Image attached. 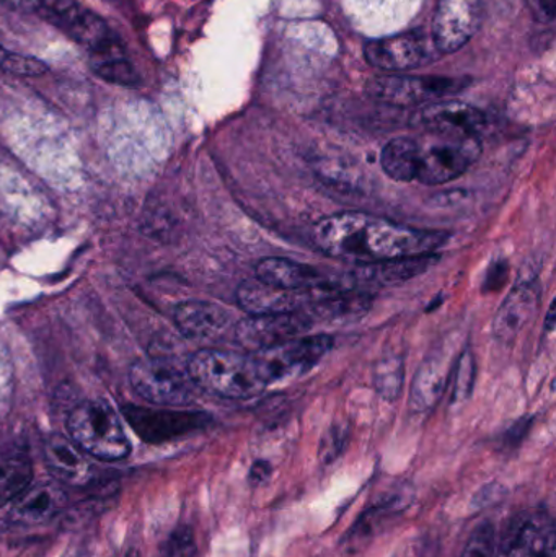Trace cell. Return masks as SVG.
Here are the masks:
<instances>
[{"instance_id": "cell-1", "label": "cell", "mask_w": 556, "mask_h": 557, "mask_svg": "<svg viewBox=\"0 0 556 557\" xmlns=\"http://www.w3.org/2000/svg\"><path fill=\"white\" fill-rule=\"evenodd\" d=\"M312 240L330 257L372 264L436 253L446 244L447 235L407 227L366 212H338L317 222Z\"/></svg>"}, {"instance_id": "cell-2", "label": "cell", "mask_w": 556, "mask_h": 557, "mask_svg": "<svg viewBox=\"0 0 556 557\" xmlns=\"http://www.w3.org/2000/svg\"><path fill=\"white\" fill-rule=\"evenodd\" d=\"M186 372L198 388L227 399H250L268 388L254 354L201 349L189 357Z\"/></svg>"}, {"instance_id": "cell-3", "label": "cell", "mask_w": 556, "mask_h": 557, "mask_svg": "<svg viewBox=\"0 0 556 557\" xmlns=\"http://www.w3.org/2000/svg\"><path fill=\"white\" fill-rule=\"evenodd\" d=\"M482 153V143L477 136H447L427 133L408 137L411 182L421 185H446L459 178Z\"/></svg>"}, {"instance_id": "cell-4", "label": "cell", "mask_w": 556, "mask_h": 557, "mask_svg": "<svg viewBox=\"0 0 556 557\" xmlns=\"http://www.w3.org/2000/svg\"><path fill=\"white\" fill-rule=\"evenodd\" d=\"M36 13L82 46L90 62L127 55L120 35L97 12L78 0H41Z\"/></svg>"}, {"instance_id": "cell-5", "label": "cell", "mask_w": 556, "mask_h": 557, "mask_svg": "<svg viewBox=\"0 0 556 557\" xmlns=\"http://www.w3.org/2000/svg\"><path fill=\"white\" fill-rule=\"evenodd\" d=\"M69 438L85 454L103 461L123 460L129 455L123 424L104 399H88L67 416Z\"/></svg>"}, {"instance_id": "cell-6", "label": "cell", "mask_w": 556, "mask_h": 557, "mask_svg": "<svg viewBox=\"0 0 556 557\" xmlns=\"http://www.w3.org/2000/svg\"><path fill=\"white\" fill-rule=\"evenodd\" d=\"M131 385L146 401L163 408H180L195 398V383L186 370L163 359H140L129 370Z\"/></svg>"}, {"instance_id": "cell-7", "label": "cell", "mask_w": 556, "mask_h": 557, "mask_svg": "<svg viewBox=\"0 0 556 557\" xmlns=\"http://www.w3.org/2000/svg\"><path fill=\"white\" fill-rule=\"evenodd\" d=\"M332 337L326 334H313L294 337L280 346L251 354L257 359L268 385H271L280 380L309 372L332 350Z\"/></svg>"}, {"instance_id": "cell-8", "label": "cell", "mask_w": 556, "mask_h": 557, "mask_svg": "<svg viewBox=\"0 0 556 557\" xmlns=\"http://www.w3.org/2000/svg\"><path fill=\"white\" fill-rule=\"evenodd\" d=\"M124 418L140 441L147 444H163L201 431L211 424V416L199 411L180 409H149L140 406H124Z\"/></svg>"}, {"instance_id": "cell-9", "label": "cell", "mask_w": 556, "mask_h": 557, "mask_svg": "<svg viewBox=\"0 0 556 557\" xmlns=\"http://www.w3.org/2000/svg\"><path fill=\"white\" fill-rule=\"evenodd\" d=\"M313 321L307 311L293 313L250 314L234 327L235 341L250 352L280 346L294 337L302 336L312 327Z\"/></svg>"}, {"instance_id": "cell-10", "label": "cell", "mask_w": 556, "mask_h": 557, "mask_svg": "<svg viewBox=\"0 0 556 557\" xmlns=\"http://www.w3.org/2000/svg\"><path fill=\"white\" fill-rule=\"evenodd\" d=\"M464 82L446 77H408L392 75L378 77L369 82L368 91L374 100L394 107H413V104L434 103L444 97L456 94Z\"/></svg>"}, {"instance_id": "cell-11", "label": "cell", "mask_w": 556, "mask_h": 557, "mask_svg": "<svg viewBox=\"0 0 556 557\" xmlns=\"http://www.w3.org/2000/svg\"><path fill=\"white\" fill-rule=\"evenodd\" d=\"M433 39L421 32L401 33L374 39L366 46V59L372 67L382 71H411L433 61L436 52Z\"/></svg>"}, {"instance_id": "cell-12", "label": "cell", "mask_w": 556, "mask_h": 557, "mask_svg": "<svg viewBox=\"0 0 556 557\" xmlns=\"http://www.w3.org/2000/svg\"><path fill=\"white\" fill-rule=\"evenodd\" d=\"M483 0H440L433 20V39L437 51L456 52L475 35L482 23Z\"/></svg>"}, {"instance_id": "cell-13", "label": "cell", "mask_w": 556, "mask_h": 557, "mask_svg": "<svg viewBox=\"0 0 556 557\" xmlns=\"http://www.w3.org/2000/svg\"><path fill=\"white\" fill-rule=\"evenodd\" d=\"M555 555V527L545 512L516 517L496 557H551Z\"/></svg>"}, {"instance_id": "cell-14", "label": "cell", "mask_w": 556, "mask_h": 557, "mask_svg": "<svg viewBox=\"0 0 556 557\" xmlns=\"http://www.w3.org/2000/svg\"><path fill=\"white\" fill-rule=\"evenodd\" d=\"M312 290H287L258 278L242 282L237 301L248 314H276L306 311L312 304Z\"/></svg>"}, {"instance_id": "cell-15", "label": "cell", "mask_w": 556, "mask_h": 557, "mask_svg": "<svg viewBox=\"0 0 556 557\" xmlns=\"http://www.w3.org/2000/svg\"><path fill=\"white\" fill-rule=\"evenodd\" d=\"M420 124L427 133L447 136H477L485 129L482 110L464 101H434L421 110Z\"/></svg>"}, {"instance_id": "cell-16", "label": "cell", "mask_w": 556, "mask_h": 557, "mask_svg": "<svg viewBox=\"0 0 556 557\" xmlns=\"http://www.w3.org/2000/svg\"><path fill=\"white\" fill-rule=\"evenodd\" d=\"M67 506V494L54 483L26 487L12 503L10 520L16 525H41L54 520Z\"/></svg>"}, {"instance_id": "cell-17", "label": "cell", "mask_w": 556, "mask_h": 557, "mask_svg": "<svg viewBox=\"0 0 556 557\" xmlns=\"http://www.w3.org/2000/svg\"><path fill=\"white\" fill-rule=\"evenodd\" d=\"M539 301L541 292L538 285L531 282L516 285L493 320L492 330L496 339L505 344L512 343L538 313Z\"/></svg>"}, {"instance_id": "cell-18", "label": "cell", "mask_w": 556, "mask_h": 557, "mask_svg": "<svg viewBox=\"0 0 556 557\" xmlns=\"http://www.w3.org/2000/svg\"><path fill=\"white\" fill-rule=\"evenodd\" d=\"M176 327L188 339L208 341L221 336L232 323V313L211 301L186 300L173 313Z\"/></svg>"}, {"instance_id": "cell-19", "label": "cell", "mask_w": 556, "mask_h": 557, "mask_svg": "<svg viewBox=\"0 0 556 557\" xmlns=\"http://www.w3.org/2000/svg\"><path fill=\"white\" fill-rule=\"evenodd\" d=\"M42 457L49 473L59 483L69 486H82L90 481L91 467L81 448L64 435L54 434L46 438L42 445Z\"/></svg>"}, {"instance_id": "cell-20", "label": "cell", "mask_w": 556, "mask_h": 557, "mask_svg": "<svg viewBox=\"0 0 556 557\" xmlns=\"http://www.w3.org/2000/svg\"><path fill=\"white\" fill-rule=\"evenodd\" d=\"M258 281L287 290H310L330 284L316 268L287 258H264L255 268Z\"/></svg>"}, {"instance_id": "cell-21", "label": "cell", "mask_w": 556, "mask_h": 557, "mask_svg": "<svg viewBox=\"0 0 556 557\" xmlns=\"http://www.w3.org/2000/svg\"><path fill=\"white\" fill-rule=\"evenodd\" d=\"M440 261V255H418V257L395 258L381 263L362 264L355 276L378 285H395L421 276Z\"/></svg>"}, {"instance_id": "cell-22", "label": "cell", "mask_w": 556, "mask_h": 557, "mask_svg": "<svg viewBox=\"0 0 556 557\" xmlns=\"http://www.w3.org/2000/svg\"><path fill=\"white\" fill-rule=\"evenodd\" d=\"M446 385V370L441 362H428L418 370L417 380L411 388V408L415 411H427L436 405Z\"/></svg>"}, {"instance_id": "cell-23", "label": "cell", "mask_w": 556, "mask_h": 557, "mask_svg": "<svg viewBox=\"0 0 556 557\" xmlns=\"http://www.w3.org/2000/svg\"><path fill=\"white\" fill-rule=\"evenodd\" d=\"M32 461L15 455L0 465V509L12 504L26 487L32 486Z\"/></svg>"}, {"instance_id": "cell-24", "label": "cell", "mask_w": 556, "mask_h": 557, "mask_svg": "<svg viewBox=\"0 0 556 557\" xmlns=\"http://www.w3.org/2000/svg\"><path fill=\"white\" fill-rule=\"evenodd\" d=\"M411 500V493L405 487L395 491V493L387 494L384 499L379 500L374 507L366 510L365 516L359 519L358 525L353 530L351 536H365L366 532H372L375 523L382 522V519H391V517L398 516L401 510L407 509Z\"/></svg>"}, {"instance_id": "cell-25", "label": "cell", "mask_w": 556, "mask_h": 557, "mask_svg": "<svg viewBox=\"0 0 556 557\" xmlns=\"http://www.w3.org/2000/svg\"><path fill=\"white\" fill-rule=\"evenodd\" d=\"M91 71L108 84L134 87L139 85L140 75L127 55L123 58L104 59V61L90 62Z\"/></svg>"}, {"instance_id": "cell-26", "label": "cell", "mask_w": 556, "mask_h": 557, "mask_svg": "<svg viewBox=\"0 0 556 557\" xmlns=\"http://www.w3.org/2000/svg\"><path fill=\"white\" fill-rule=\"evenodd\" d=\"M401 382H404V363L398 357L382 360L378 363L374 372V383L378 392L384 398L395 399L400 393Z\"/></svg>"}, {"instance_id": "cell-27", "label": "cell", "mask_w": 556, "mask_h": 557, "mask_svg": "<svg viewBox=\"0 0 556 557\" xmlns=\"http://www.w3.org/2000/svg\"><path fill=\"white\" fill-rule=\"evenodd\" d=\"M0 69L15 77H41L49 71L41 59L10 51L0 52Z\"/></svg>"}, {"instance_id": "cell-28", "label": "cell", "mask_w": 556, "mask_h": 557, "mask_svg": "<svg viewBox=\"0 0 556 557\" xmlns=\"http://www.w3.org/2000/svg\"><path fill=\"white\" fill-rule=\"evenodd\" d=\"M462 557H496V533L492 523L483 522L467 540Z\"/></svg>"}, {"instance_id": "cell-29", "label": "cell", "mask_w": 556, "mask_h": 557, "mask_svg": "<svg viewBox=\"0 0 556 557\" xmlns=\"http://www.w3.org/2000/svg\"><path fill=\"white\" fill-rule=\"evenodd\" d=\"M196 553H198V545H196L195 533L189 527L173 530L162 549L163 557H196Z\"/></svg>"}, {"instance_id": "cell-30", "label": "cell", "mask_w": 556, "mask_h": 557, "mask_svg": "<svg viewBox=\"0 0 556 557\" xmlns=\"http://www.w3.org/2000/svg\"><path fill=\"white\" fill-rule=\"evenodd\" d=\"M346 438H348V431L342 425H333L325 437H323L322 444H320V460L323 463H332L339 455L345 450Z\"/></svg>"}, {"instance_id": "cell-31", "label": "cell", "mask_w": 556, "mask_h": 557, "mask_svg": "<svg viewBox=\"0 0 556 557\" xmlns=\"http://www.w3.org/2000/svg\"><path fill=\"white\" fill-rule=\"evenodd\" d=\"M472 382L473 360L470 356H464L462 360H460L459 380H457L456 392H454L456 399L467 398V395L470 393V388H472Z\"/></svg>"}, {"instance_id": "cell-32", "label": "cell", "mask_w": 556, "mask_h": 557, "mask_svg": "<svg viewBox=\"0 0 556 557\" xmlns=\"http://www.w3.org/2000/svg\"><path fill=\"white\" fill-rule=\"evenodd\" d=\"M529 9L535 20L542 23L554 22L556 0H528Z\"/></svg>"}, {"instance_id": "cell-33", "label": "cell", "mask_w": 556, "mask_h": 557, "mask_svg": "<svg viewBox=\"0 0 556 557\" xmlns=\"http://www.w3.org/2000/svg\"><path fill=\"white\" fill-rule=\"evenodd\" d=\"M506 277H508V264H506V261L493 264V267L490 268L489 274H486L483 288H485V290H498V288H502L503 284H505Z\"/></svg>"}, {"instance_id": "cell-34", "label": "cell", "mask_w": 556, "mask_h": 557, "mask_svg": "<svg viewBox=\"0 0 556 557\" xmlns=\"http://www.w3.org/2000/svg\"><path fill=\"white\" fill-rule=\"evenodd\" d=\"M503 496H505V487L499 486V484H490V486L483 487V490L480 491L475 504H479L480 507L493 506V504L502 499Z\"/></svg>"}, {"instance_id": "cell-35", "label": "cell", "mask_w": 556, "mask_h": 557, "mask_svg": "<svg viewBox=\"0 0 556 557\" xmlns=\"http://www.w3.org/2000/svg\"><path fill=\"white\" fill-rule=\"evenodd\" d=\"M271 471L273 470H271L270 461H255V463L251 465L250 474H248L250 483L254 484V486H260V484L267 483V481L270 480Z\"/></svg>"}, {"instance_id": "cell-36", "label": "cell", "mask_w": 556, "mask_h": 557, "mask_svg": "<svg viewBox=\"0 0 556 557\" xmlns=\"http://www.w3.org/2000/svg\"><path fill=\"white\" fill-rule=\"evenodd\" d=\"M12 9L26 10V12H36L41 0H0Z\"/></svg>"}, {"instance_id": "cell-37", "label": "cell", "mask_w": 556, "mask_h": 557, "mask_svg": "<svg viewBox=\"0 0 556 557\" xmlns=\"http://www.w3.org/2000/svg\"><path fill=\"white\" fill-rule=\"evenodd\" d=\"M555 304H552L551 310H548V317H547V327L548 331H552V327H554V321H555Z\"/></svg>"}]
</instances>
